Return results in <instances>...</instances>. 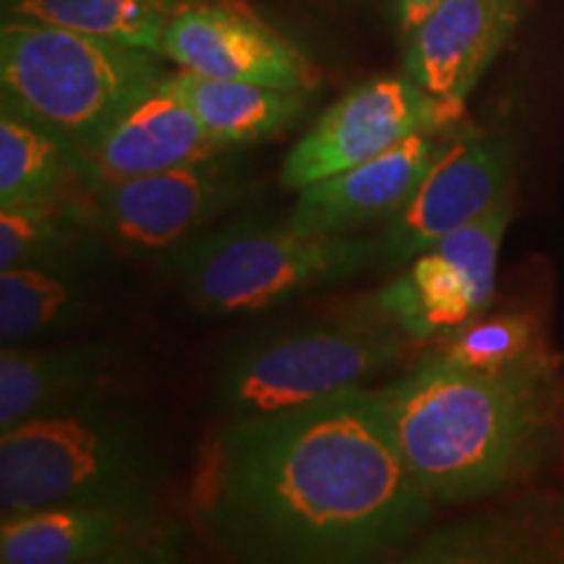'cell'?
<instances>
[{
    "instance_id": "cell-20",
    "label": "cell",
    "mask_w": 564,
    "mask_h": 564,
    "mask_svg": "<svg viewBox=\"0 0 564 564\" xmlns=\"http://www.w3.org/2000/svg\"><path fill=\"white\" fill-rule=\"evenodd\" d=\"M188 3L192 0H3V19L42 21L160 55L167 24Z\"/></svg>"
},
{
    "instance_id": "cell-9",
    "label": "cell",
    "mask_w": 564,
    "mask_h": 564,
    "mask_svg": "<svg viewBox=\"0 0 564 564\" xmlns=\"http://www.w3.org/2000/svg\"><path fill=\"white\" fill-rule=\"evenodd\" d=\"M160 55L212 79L314 91L319 68L243 0H192L175 13Z\"/></svg>"
},
{
    "instance_id": "cell-3",
    "label": "cell",
    "mask_w": 564,
    "mask_h": 564,
    "mask_svg": "<svg viewBox=\"0 0 564 564\" xmlns=\"http://www.w3.org/2000/svg\"><path fill=\"white\" fill-rule=\"evenodd\" d=\"M162 474L152 426L116 394L0 434L3 514L79 502L158 505Z\"/></svg>"
},
{
    "instance_id": "cell-16",
    "label": "cell",
    "mask_w": 564,
    "mask_h": 564,
    "mask_svg": "<svg viewBox=\"0 0 564 564\" xmlns=\"http://www.w3.org/2000/svg\"><path fill=\"white\" fill-rule=\"evenodd\" d=\"M398 564H564V507L525 497L426 531Z\"/></svg>"
},
{
    "instance_id": "cell-24",
    "label": "cell",
    "mask_w": 564,
    "mask_h": 564,
    "mask_svg": "<svg viewBox=\"0 0 564 564\" xmlns=\"http://www.w3.org/2000/svg\"><path fill=\"white\" fill-rule=\"evenodd\" d=\"M408 278L413 282V291L419 295L423 316L434 337L478 316L468 282L436 249L423 251L419 259H413L408 264Z\"/></svg>"
},
{
    "instance_id": "cell-4",
    "label": "cell",
    "mask_w": 564,
    "mask_h": 564,
    "mask_svg": "<svg viewBox=\"0 0 564 564\" xmlns=\"http://www.w3.org/2000/svg\"><path fill=\"white\" fill-rule=\"evenodd\" d=\"M411 337L356 301L340 316L295 324L236 345L215 377V405L228 421L270 415L358 390L405 361Z\"/></svg>"
},
{
    "instance_id": "cell-23",
    "label": "cell",
    "mask_w": 564,
    "mask_h": 564,
    "mask_svg": "<svg viewBox=\"0 0 564 564\" xmlns=\"http://www.w3.org/2000/svg\"><path fill=\"white\" fill-rule=\"evenodd\" d=\"M512 220L510 196L497 204V207L478 217L476 223L465 225V228L449 232L440 243L432 246L447 257L457 267L468 282L470 295H474L476 312L484 314L494 299V288H497V264L499 249H502V238L507 225Z\"/></svg>"
},
{
    "instance_id": "cell-5",
    "label": "cell",
    "mask_w": 564,
    "mask_h": 564,
    "mask_svg": "<svg viewBox=\"0 0 564 564\" xmlns=\"http://www.w3.org/2000/svg\"><path fill=\"white\" fill-rule=\"evenodd\" d=\"M379 262L377 238L308 236L272 217H238L173 253L181 288L202 312L253 314L343 285Z\"/></svg>"
},
{
    "instance_id": "cell-2",
    "label": "cell",
    "mask_w": 564,
    "mask_h": 564,
    "mask_svg": "<svg viewBox=\"0 0 564 564\" xmlns=\"http://www.w3.org/2000/svg\"><path fill=\"white\" fill-rule=\"evenodd\" d=\"M371 392L405 468L434 505L476 502L520 481L556 432L560 400L549 356L481 373L429 352Z\"/></svg>"
},
{
    "instance_id": "cell-11",
    "label": "cell",
    "mask_w": 564,
    "mask_h": 564,
    "mask_svg": "<svg viewBox=\"0 0 564 564\" xmlns=\"http://www.w3.org/2000/svg\"><path fill=\"white\" fill-rule=\"evenodd\" d=\"M165 79L118 112L102 131L76 144L82 192L228 152L204 131L199 118Z\"/></svg>"
},
{
    "instance_id": "cell-10",
    "label": "cell",
    "mask_w": 564,
    "mask_h": 564,
    "mask_svg": "<svg viewBox=\"0 0 564 564\" xmlns=\"http://www.w3.org/2000/svg\"><path fill=\"white\" fill-rule=\"evenodd\" d=\"M514 152L499 137L449 141L421 186L379 232V262L408 267L449 232L507 199Z\"/></svg>"
},
{
    "instance_id": "cell-1",
    "label": "cell",
    "mask_w": 564,
    "mask_h": 564,
    "mask_svg": "<svg viewBox=\"0 0 564 564\" xmlns=\"http://www.w3.org/2000/svg\"><path fill=\"white\" fill-rule=\"evenodd\" d=\"M204 528L232 564H398L434 518L369 387L228 421Z\"/></svg>"
},
{
    "instance_id": "cell-26",
    "label": "cell",
    "mask_w": 564,
    "mask_h": 564,
    "mask_svg": "<svg viewBox=\"0 0 564 564\" xmlns=\"http://www.w3.org/2000/svg\"><path fill=\"white\" fill-rule=\"evenodd\" d=\"M444 0H392L394 6V24L403 37H408L415 26H421L432 13L440 9Z\"/></svg>"
},
{
    "instance_id": "cell-19",
    "label": "cell",
    "mask_w": 564,
    "mask_h": 564,
    "mask_svg": "<svg viewBox=\"0 0 564 564\" xmlns=\"http://www.w3.org/2000/svg\"><path fill=\"white\" fill-rule=\"evenodd\" d=\"M74 186L82 188L74 141L0 102V209L70 199Z\"/></svg>"
},
{
    "instance_id": "cell-17",
    "label": "cell",
    "mask_w": 564,
    "mask_h": 564,
    "mask_svg": "<svg viewBox=\"0 0 564 564\" xmlns=\"http://www.w3.org/2000/svg\"><path fill=\"white\" fill-rule=\"evenodd\" d=\"M95 251L0 272V340L32 345L79 329L100 303Z\"/></svg>"
},
{
    "instance_id": "cell-12",
    "label": "cell",
    "mask_w": 564,
    "mask_h": 564,
    "mask_svg": "<svg viewBox=\"0 0 564 564\" xmlns=\"http://www.w3.org/2000/svg\"><path fill=\"white\" fill-rule=\"evenodd\" d=\"M449 141L413 133L390 152L301 188L288 223L308 236H352L364 225L390 220L405 207Z\"/></svg>"
},
{
    "instance_id": "cell-13",
    "label": "cell",
    "mask_w": 564,
    "mask_h": 564,
    "mask_svg": "<svg viewBox=\"0 0 564 564\" xmlns=\"http://www.w3.org/2000/svg\"><path fill=\"white\" fill-rule=\"evenodd\" d=\"M129 356L116 343L3 345L0 434L37 415L116 394Z\"/></svg>"
},
{
    "instance_id": "cell-6",
    "label": "cell",
    "mask_w": 564,
    "mask_h": 564,
    "mask_svg": "<svg viewBox=\"0 0 564 564\" xmlns=\"http://www.w3.org/2000/svg\"><path fill=\"white\" fill-rule=\"evenodd\" d=\"M154 53L30 19L0 26V102L82 144L158 87Z\"/></svg>"
},
{
    "instance_id": "cell-7",
    "label": "cell",
    "mask_w": 564,
    "mask_h": 564,
    "mask_svg": "<svg viewBox=\"0 0 564 564\" xmlns=\"http://www.w3.org/2000/svg\"><path fill=\"white\" fill-rule=\"evenodd\" d=\"M249 175L228 154L76 196L97 238L131 253H173L251 194Z\"/></svg>"
},
{
    "instance_id": "cell-25",
    "label": "cell",
    "mask_w": 564,
    "mask_h": 564,
    "mask_svg": "<svg viewBox=\"0 0 564 564\" xmlns=\"http://www.w3.org/2000/svg\"><path fill=\"white\" fill-rule=\"evenodd\" d=\"M181 562V531L175 525H165L160 533L150 535L139 544L118 549L97 560L84 564H178Z\"/></svg>"
},
{
    "instance_id": "cell-8",
    "label": "cell",
    "mask_w": 564,
    "mask_h": 564,
    "mask_svg": "<svg viewBox=\"0 0 564 564\" xmlns=\"http://www.w3.org/2000/svg\"><path fill=\"white\" fill-rule=\"evenodd\" d=\"M465 108L426 91L408 74L377 76L324 110L280 167V183L291 192L329 175L364 165L390 152L413 133H442L463 118Z\"/></svg>"
},
{
    "instance_id": "cell-15",
    "label": "cell",
    "mask_w": 564,
    "mask_h": 564,
    "mask_svg": "<svg viewBox=\"0 0 564 564\" xmlns=\"http://www.w3.org/2000/svg\"><path fill=\"white\" fill-rule=\"evenodd\" d=\"M171 525L158 505L79 502L3 514L0 564H84Z\"/></svg>"
},
{
    "instance_id": "cell-21",
    "label": "cell",
    "mask_w": 564,
    "mask_h": 564,
    "mask_svg": "<svg viewBox=\"0 0 564 564\" xmlns=\"http://www.w3.org/2000/svg\"><path fill=\"white\" fill-rule=\"evenodd\" d=\"M100 238L84 223L76 196L0 209V272L95 251Z\"/></svg>"
},
{
    "instance_id": "cell-18",
    "label": "cell",
    "mask_w": 564,
    "mask_h": 564,
    "mask_svg": "<svg viewBox=\"0 0 564 564\" xmlns=\"http://www.w3.org/2000/svg\"><path fill=\"white\" fill-rule=\"evenodd\" d=\"M165 82L223 150L280 137L308 108V91L212 79L183 68L167 74Z\"/></svg>"
},
{
    "instance_id": "cell-14",
    "label": "cell",
    "mask_w": 564,
    "mask_h": 564,
    "mask_svg": "<svg viewBox=\"0 0 564 564\" xmlns=\"http://www.w3.org/2000/svg\"><path fill=\"white\" fill-rule=\"evenodd\" d=\"M523 6L525 0H444L405 37V74L440 100L465 108Z\"/></svg>"
},
{
    "instance_id": "cell-22",
    "label": "cell",
    "mask_w": 564,
    "mask_h": 564,
    "mask_svg": "<svg viewBox=\"0 0 564 564\" xmlns=\"http://www.w3.org/2000/svg\"><path fill=\"white\" fill-rule=\"evenodd\" d=\"M432 356L468 371L505 373L546 358L539 327L525 314H478L440 335Z\"/></svg>"
}]
</instances>
